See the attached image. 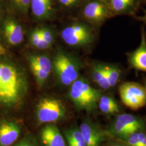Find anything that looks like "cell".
Masks as SVG:
<instances>
[{"label": "cell", "instance_id": "9c48e42d", "mask_svg": "<svg viewBox=\"0 0 146 146\" xmlns=\"http://www.w3.org/2000/svg\"><path fill=\"white\" fill-rule=\"evenodd\" d=\"M28 60L37 84L42 87L52 71V63L49 58L43 55H30Z\"/></svg>", "mask_w": 146, "mask_h": 146}, {"label": "cell", "instance_id": "4fadbf2b", "mask_svg": "<svg viewBox=\"0 0 146 146\" xmlns=\"http://www.w3.org/2000/svg\"><path fill=\"white\" fill-rule=\"evenodd\" d=\"M41 139L45 146H66L60 131L54 125H48L42 128Z\"/></svg>", "mask_w": 146, "mask_h": 146}, {"label": "cell", "instance_id": "f546056e", "mask_svg": "<svg viewBox=\"0 0 146 146\" xmlns=\"http://www.w3.org/2000/svg\"><path fill=\"white\" fill-rule=\"evenodd\" d=\"M123 146L122 145H113V146Z\"/></svg>", "mask_w": 146, "mask_h": 146}, {"label": "cell", "instance_id": "603a6c76", "mask_svg": "<svg viewBox=\"0 0 146 146\" xmlns=\"http://www.w3.org/2000/svg\"><path fill=\"white\" fill-rule=\"evenodd\" d=\"M40 30L42 39L52 45L54 41V36L52 32L46 28H41Z\"/></svg>", "mask_w": 146, "mask_h": 146}, {"label": "cell", "instance_id": "7402d4cb", "mask_svg": "<svg viewBox=\"0 0 146 146\" xmlns=\"http://www.w3.org/2000/svg\"><path fill=\"white\" fill-rule=\"evenodd\" d=\"M99 107L101 111L106 114H113L118 113L119 108L118 106H111L109 104H104L101 102H98Z\"/></svg>", "mask_w": 146, "mask_h": 146}, {"label": "cell", "instance_id": "4316f807", "mask_svg": "<svg viewBox=\"0 0 146 146\" xmlns=\"http://www.w3.org/2000/svg\"><path fill=\"white\" fill-rule=\"evenodd\" d=\"M136 20L141 22L146 27V9H143V14L142 16H134Z\"/></svg>", "mask_w": 146, "mask_h": 146}, {"label": "cell", "instance_id": "7a4b0ae2", "mask_svg": "<svg viewBox=\"0 0 146 146\" xmlns=\"http://www.w3.org/2000/svg\"><path fill=\"white\" fill-rule=\"evenodd\" d=\"M101 96L100 91L93 88L84 78L74 81L69 92V96L73 103L82 110L94 109Z\"/></svg>", "mask_w": 146, "mask_h": 146}, {"label": "cell", "instance_id": "83f0119b", "mask_svg": "<svg viewBox=\"0 0 146 146\" xmlns=\"http://www.w3.org/2000/svg\"><path fill=\"white\" fill-rule=\"evenodd\" d=\"M15 146H36V145L31 140L25 139L17 143Z\"/></svg>", "mask_w": 146, "mask_h": 146}, {"label": "cell", "instance_id": "7c38bea8", "mask_svg": "<svg viewBox=\"0 0 146 146\" xmlns=\"http://www.w3.org/2000/svg\"><path fill=\"white\" fill-rule=\"evenodd\" d=\"M20 127L15 123L4 121L0 123V146H11L19 138Z\"/></svg>", "mask_w": 146, "mask_h": 146}, {"label": "cell", "instance_id": "ffe728a7", "mask_svg": "<svg viewBox=\"0 0 146 146\" xmlns=\"http://www.w3.org/2000/svg\"><path fill=\"white\" fill-rule=\"evenodd\" d=\"M30 39L31 44L38 49H47L52 46L42 39L40 29H36L31 33Z\"/></svg>", "mask_w": 146, "mask_h": 146}, {"label": "cell", "instance_id": "4dcf8cb0", "mask_svg": "<svg viewBox=\"0 0 146 146\" xmlns=\"http://www.w3.org/2000/svg\"><path fill=\"white\" fill-rule=\"evenodd\" d=\"M145 88L146 89V80H145Z\"/></svg>", "mask_w": 146, "mask_h": 146}, {"label": "cell", "instance_id": "2e32d148", "mask_svg": "<svg viewBox=\"0 0 146 146\" xmlns=\"http://www.w3.org/2000/svg\"><path fill=\"white\" fill-rule=\"evenodd\" d=\"M31 8L33 14L40 20L49 18L53 11L52 0H31Z\"/></svg>", "mask_w": 146, "mask_h": 146}, {"label": "cell", "instance_id": "484cf974", "mask_svg": "<svg viewBox=\"0 0 146 146\" xmlns=\"http://www.w3.org/2000/svg\"><path fill=\"white\" fill-rule=\"evenodd\" d=\"M138 139L140 146H146V134L144 132H138Z\"/></svg>", "mask_w": 146, "mask_h": 146}, {"label": "cell", "instance_id": "44dd1931", "mask_svg": "<svg viewBox=\"0 0 146 146\" xmlns=\"http://www.w3.org/2000/svg\"><path fill=\"white\" fill-rule=\"evenodd\" d=\"M16 7L23 14H27L31 7V0H11Z\"/></svg>", "mask_w": 146, "mask_h": 146}, {"label": "cell", "instance_id": "ac0fdd59", "mask_svg": "<svg viewBox=\"0 0 146 146\" xmlns=\"http://www.w3.org/2000/svg\"><path fill=\"white\" fill-rule=\"evenodd\" d=\"M66 139L68 146H86V143L80 129H70L66 131Z\"/></svg>", "mask_w": 146, "mask_h": 146}, {"label": "cell", "instance_id": "d6986e66", "mask_svg": "<svg viewBox=\"0 0 146 146\" xmlns=\"http://www.w3.org/2000/svg\"><path fill=\"white\" fill-rule=\"evenodd\" d=\"M106 75L110 87L115 86L120 80L121 75L120 68L114 64H106Z\"/></svg>", "mask_w": 146, "mask_h": 146}, {"label": "cell", "instance_id": "8992f818", "mask_svg": "<svg viewBox=\"0 0 146 146\" xmlns=\"http://www.w3.org/2000/svg\"><path fill=\"white\" fill-rule=\"evenodd\" d=\"M65 113L66 110L62 104L55 99H42L37 106V119L41 123L56 122L62 119Z\"/></svg>", "mask_w": 146, "mask_h": 146}, {"label": "cell", "instance_id": "ba28073f", "mask_svg": "<svg viewBox=\"0 0 146 146\" xmlns=\"http://www.w3.org/2000/svg\"><path fill=\"white\" fill-rule=\"evenodd\" d=\"M143 128L142 121L130 114L119 115L111 127V133L119 137L127 139L132 133L141 131Z\"/></svg>", "mask_w": 146, "mask_h": 146}, {"label": "cell", "instance_id": "e0dca14e", "mask_svg": "<svg viewBox=\"0 0 146 146\" xmlns=\"http://www.w3.org/2000/svg\"><path fill=\"white\" fill-rule=\"evenodd\" d=\"M92 75L94 81L101 88L108 89L110 88L106 75V64L97 63L92 67Z\"/></svg>", "mask_w": 146, "mask_h": 146}, {"label": "cell", "instance_id": "f1b7e54d", "mask_svg": "<svg viewBox=\"0 0 146 146\" xmlns=\"http://www.w3.org/2000/svg\"><path fill=\"white\" fill-rule=\"evenodd\" d=\"M5 52H6V51H5V48L3 47V46L0 43V56L4 55Z\"/></svg>", "mask_w": 146, "mask_h": 146}, {"label": "cell", "instance_id": "d4e9b609", "mask_svg": "<svg viewBox=\"0 0 146 146\" xmlns=\"http://www.w3.org/2000/svg\"><path fill=\"white\" fill-rule=\"evenodd\" d=\"M80 0H58V2L65 7H72L76 5Z\"/></svg>", "mask_w": 146, "mask_h": 146}, {"label": "cell", "instance_id": "30bf717a", "mask_svg": "<svg viewBox=\"0 0 146 146\" xmlns=\"http://www.w3.org/2000/svg\"><path fill=\"white\" fill-rule=\"evenodd\" d=\"M141 42L134 50L127 54L129 68L146 72V31L145 27L141 28Z\"/></svg>", "mask_w": 146, "mask_h": 146}, {"label": "cell", "instance_id": "6da1fadb", "mask_svg": "<svg viewBox=\"0 0 146 146\" xmlns=\"http://www.w3.org/2000/svg\"><path fill=\"white\" fill-rule=\"evenodd\" d=\"M27 90L23 71L14 64L0 62V105L11 107L20 104Z\"/></svg>", "mask_w": 146, "mask_h": 146}, {"label": "cell", "instance_id": "cb8c5ba5", "mask_svg": "<svg viewBox=\"0 0 146 146\" xmlns=\"http://www.w3.org/2000/svg\"><path fill=\"white\" fill-rule=\"evenodd\" d=\"M126 140L130 146H140L138 139V131L132 133Z\"/></svg>", "mask_w": 146, "mask_h": 146}, {"label": "cell", "instance_id": "3957f363", "mask_svg": "<svg viewBox=\"0 0 146 146\" xmlns=\"http://www.w3.org/2000/svg\"><path fill=\"white\" fill-rule=\"evenodd\" d=\"M61 37L70 46L85 47L94 41L95 35L90 27L82 23H76L64 29Z\"/></svg>", "mask_w": 146, "mask_h": 146}, {"label": "cell", "instance_id": "5bb4252c", "mask_svg": "<svg viewBox=\"0 0 146 146\" xmlns=\"http://www.w3.org/2000/svg\"><path fill=\"white\" fill-rule=\"evenodd\" d=\"M86 143V146H99L104 136L101 131L91 123L85 121L80 127Z\"/></svg>", "mask_w": 146, "mask_h": 146}, {"label": "cell", "instance_id": "5b68a950", "mask_svg": "<svg viewBox=\"0 0 146 146\" xmlns=\"http://www.w3.org/2000/svg\"><path fill=\"white\" fill-rule=\"evenodd\" d=\"M120 98L123 104L133 110L142 108L146 104L145 87L134 82L121 84L119 88Z\"/></svg>", "mask_w": 146, "mask_h": 146}, {"label": "cell", "instance_id": "8fae6325", "mask_svg": "<svg viewBox=\"0 0 146 146\" xmlns=\"http://www.w3.org/2000/svg\"><path fill=\"white\" fill-rule=\"evenodd\" d=\"M113 17L116 16H136L142 0H106Z\"/></svg>", "mask_w": 146, "mask_h": 146}, {"label": "cell", "instance_id": "277c9868", "mask_svg": "<svg viewBox=\"0 0 146 146\" xmlns=\"http://www.w3.org/2000/svg\"><path fill=\"white\" fill-rule=\"evenodd\" d=\"M52 64L58 79L63 84L71 85L78 79L79 67L78 63L62 52H58Z\"/></svg>", "mask_w": 146, "mask_h": 146}, {"label": "cell", "instance_id": "d6a6232c", "mask_svg": "<svg viewBox=\"0 0 146 146\" xmlns=\"http://www.w3.org/2000/svg\"><path fill=\"white\" fill-rule=\"evenodd\" d=\"M0 16H1V11H0Z\"/></svg>", "mask_w": 146, "mask_h": 146}, {"label": "cell", "instance_id": "1f68e13d", "mask_svg": "<svg viewBox=\"0 0 146 146\" xmlns=\"http://www.w3.org/2000/svg\"><path fill=\"white\" fill-rule=\"evenodd\" d=\"M142 1H146V0H142Z\"/></svg>", "mask_w": 146, "mask_h": 146}, {"label": "cell", "instance_id": "52a82bcc", "mask_svg": "<svg viewBox=\"0 0 146 146\" xmlns=\"http://www.w3.org/2000/svg\"><path fill=\"white\" fill-rule=\"evenodd\" d=\"M82 12L86 21L97 26L113 17L106 0H89L84 5Z\"/></svg>", "mask_w": 146, "mask_h": 146}, {"label": "cell", "instance_id": "9a60e30c", "mask_svg": "<svg viewBox=\"0 0 146 146\" xmlns=\"http://www.w3.org/2000/svg\"><path fill=\"white\" fill-rule=\"evenodd\" d=\"M3 33L8 42L11 45H17L23 41V32L20 25L13 20L5 21L3 26Z\"/></svg>", "mask_w": 146, "mask_h": 146}]
</instances>
